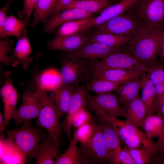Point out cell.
<instances>
[{"instance_id": "6da1fadb", "label": "cell", "mask_w": 164, "mask_h": 164, "mask_svg": "<svg viewBox=\"0 0 164 164\" xmlns=\"http://www.w3.org/2000/svg\"><path fill=\"white\" fill-rule=\"evenodd\" d=\"M164 37L163 28L149 29L142 27L127 44V50L148 67L156 61L159 47Z\"/></svg>"}, {"instance_id": "7a4b0ae2", "label": "cell", "mask_w": 164, "mask_h": 164, "mask_svg": "<svg viewBox=\"0 0 164 164\" xmlns=\"http://www.w3.org/2000/svg\"><path fill=\"white\" fill-rule=\"evenodd\" d=\"M31 120L23 122L21 127L7 130V138L4 142L14 148L26 158L35 157L39 145L44 136L42 128L32 126Z\"/></svg>"}, {"instance_id": "3957f363", "label": "cell", "mask_w": 164, "mask_h": 164, "mask_svg": "<svg viewBox=\"0 0 164 164\" xmlns=\"http://www.w3.org/2000/svg\"><path fill=\"white\" fill-rule=\"evenodd\" d=\"M36 77V90L40 95L41 108L37 118L36 127L45 129L59 143L58 138L62 128L60 120L64 114L42 86L38 73Z\"/></svg>"}, {"instance_id": "277c9868", "label": "cell", "mask_w": 164, "mask_h": 164, "mask_svg": "<svg viewBox=\"0 0 164 164\" xmlns=\"http://www.w3.org/2000/svg\"><path fill=\"white\" fill-rule=\"evenodd\" d=\"M97 117L111 124L116 130L120 139L128 148H143L157 153L159 152L156 143L149 138L145 132L139 128L125 121L111 118L103 112L100 113Z\"/></svg>"}, {"instance_id": "5b68a950", "label": "cell", "mask_w": 164, "mask_h": 164, "mask_svg": "<svg viewBox=\"0 0 164 164\" xmlns=\"http://www.w3.org/2000/svg\"><path fill=\"white\" fill-rule=\"evenodd\" d=\"M142 22L132 12L114 17L94 26V33H108L132 37L142 26Z\"/></svg>"}, {"instance_id": "8992f818", "label": "cell", "mask_w": 164, "mask_h": 164, "mask_svg": "<svg viewBox=\"0 0 164 164\" xmlns=\"http://www.w3.org/2000/svg\"><path fill=\"white\" fill-rule=\"evenodd\" d=\"M90 69H120L141 70L147 73L149 67L127 50L114 52L99 60H90Z\"/></svg>"}, {"instance_id": "52a82bcc", "label": "cell", "mask_w": 164, "mask_h": 164, "mask_svg": "<svg viewBox=\"0 0 164 164\" xmlns=\"http://www.w3.org/2000/svg\"><path fill=\"white\" fill-rule=\"evenodd\" d=\"M131 12L149 29L164 25V0H140Z\"/></svg>"}, {"instance_id": "ba28073f", "label": "cell", "mask_w": 164, "mask_h": 164, "mask_svg": "<svg viewBox=\"0 0 164 164\" xmlns=\"http://www.w3.org/2000/svg\"><path fill=\"white\" fill-rule=\"evenodd\" d=\"M120 104L116 93L110 92L92 95L87 93L85 108L90 112H102L111 118H125V111Z\"/></svg>"}, {"instance_id": "9c48e42d", "label": "cell", "mask_w": 164, "mask_h": 164, "mask_svg": "<svg viewBox=\"0 0 164 164\" xmlns=\"http://www.w3.org/2000/svg\"><path fill=\"white\" fill-rule=\"evenodd\" d=\"M61 63L60 73L61 84L76 87L80 82L89 80L90 70L86 59L72 58L65 55Z\"/></svg>"}, {"instance_id": "30bf717a", "label": "cell", "mask_w": 164, "mask_h": 164, "mask_svg": "<svg viewBox=\"0 0 164 164\" xmlns=\"http://www.w3.org/2000/svg\"><path fill=\"white\" fill-rule=\"evenodd\" d=\"M78 148L92 164L109 163L110 158L104 144L102 126L100 120L92 138L86 143L80 144Z\"/></svg>"}, {"instance_id": "8fae6325", "label": "cell", "mask_w": 164, "mask_h": 164, "mask_svg": "<svg viewBox=\"0 0 164 164\" xmlns=\"http://www.w3.org/2000/svg\"><path fill=\"white\" fill-rule=\"evenodd\" d=\"M41 108L40 95L36 90L24 92L21 105L16 110L12 117L16 128L25 121L37 118Z\"/></svg>"}, {"instance_id": "7c38bea8", "label": "cell", "mask_w": 164, "mask_h": 164, "mask_svg": "<svg viewBox=\"0 0 164 164\" xmlns=\"http://www.w3.org/2000/svg\"><path fill=\"white\" fill-rule=\"evenodd\" d=\"M3 75L4 82L0 89V94L4 107V129L5 130L8 126L16 109L18 95L12 83L11 73L9 71L4 72Z\"/></svg>"}, {"instance_id": "4fadbf2b", "label": "cell", "mask_w": 164, "mask_h": 164, "mask_svg": "<svg viewBox=\"0 0 164 164\" xmlns=\"http://www.w3.org/2000/svg\"><path fill=\"white\" fill-rule=\"evenodd\" d=\"M140 0H121L104 9L100 15L91 18L81 31L83 33L91 28L102 24L109 19L130 12L134 9Z\"/></svg>"}, {"instance_id": "5bb4252c", "label": "cell", "mask_w": 164, "mask_h": 164, "mask_svg": "<svg viewBox=\"0 0 164 164\" xmlns=\"http://www.w3.org/2000/svg\"><path fill=\"white\" fill-rule=\"evenodd\" d=\"M87 91L84 84L75 87L66 117L61 122L62 127L70 142L72 139L71 131L73 118L80 109L85 107Z\"/></svg>"}, {"instance_id": "9a60e30c", "label": "cell", "mask_w": 164, "mask_h": 164, "mask_svg": "<svg viewBox=\"0 0 164 164\" xmlns=\"http://www.w3.org/2000/svg\"><path fill=\"white\" fill-rule=\"evenodd\" d=\"M119 50V49L110 47L101 43L90 41L89 40L78 49L65 53V55L72 58L95 61L102 59Z\"/></svg>"}, {"instance_id": "2e32d148", "label": "cell", "mask_w": 164, "mask_h": 164, "mask_svg": "<svg viewBox=\"0 0 164 164\" xmlns=\"http://www.w3.org/2000/svg\"><path fill=\"white\" fill-rule=\"evenodd\" d=\"M90 77L101 79L114 82L125 83L141 78L146 73L138 70L120 69H90Z\"/></svg>"}, {"instance_id": "e0dca14e", "label": "cell", "mask_w": 164, "mask_h": 164, "mask_svg": "<svg viewBox=\"0 0 164 164\" xmlns=\"http://www.w3.org/2000/svg\"><path fill=\"white\" fill-rule=\"evenodd\" d=\"M92 14L78 8L65 9L43 22V33H50L58 26L72 20L91 18Z\"/></svg>"}, {"instance_id": "ac0fdd59", "label": "cell", "mask_w": 164, "mask_h": 164, "mask_svg": "<svg viewBox=\"0 0 164 164\" xmlns=\"http://www.w3.org/2000/svg\"><path fill=\"white\" fill-rule=\"evenodd\" d=\"M89 37L83 33L65 37H55L47 43L48 49L65 53L80 48L89 41Z\"/></svg>"}, {"instance_id": "d6986e66", "label": "cell", "mask_w": 164, "mask_h": 164, "mask_svg": "<svg viewBox=\"0 0 164 164\" xmlns=\"http://www.w3.org/2000/svg\"><path fill=\"white\" fill-rule=\"evenodd\" d=\"M60 145L49 134L44 136L35 156L36 164H55L59 155Z\"/></svg>"}, {"instance_id": "ffe728a7", "label": "cell", "mask_w": 164, "mask_h": 164, "mask_svg": "<svg viewBox=\"0 0 164 164\" xmlns=\"http://www.w3.org/2000/svg\"><path fill=\"white\" fill-rule=\"evenodd\" d=\"M147 77L146 73L141 78L127 81L118 86L114 91L124 109L139 96L140 90L142 89Z\"/></svg>"}, {"instance_id": "44dd1931", "label": "cell", "mask_w": 164, "mask_h": 164, "mask_svg": "<svg viewBox=\"0 0 164 164\" xmlns=\"http://www.w3.org/2000/svg\"><path fill=\"white\" fill-rule=\"evenodd\" d=\"M99 120L102 124L104 144L110 158L109 163L118 164V156L121 148L118 134L110 123L104 120Z\"/></svg>"}, {"instance_id": "7402d4cb", "label": "cell", "mask_w": 164, "mask_h": 164, "mask_svg": "<svg viewBox=\"0 0 164 164\" xmlns=\"http://www.w3.org/2000/svg\"><path fill=\"white\" fill-rule=\"evenodd\" d=\"M148 67L146 73L156 92L155 108L157 111H160L161 102L164 95V65L156 61Z\"/></svg>"}, {"instance_id": "603a6c76", "label": "cell", "mask_w": 164, "mask_h": 164, "mask_svg": "<svg viewBox=\"0 0 164 164\" xmlns=\"http://www.w3.org/2000/svg\"><path fill=\"white\" fill-rule=\"evenodd\" d=\"M27 30L26 27L22 36L18 39L12 54L15 61L13 67H16L21 64L24 69L29 67L33 60L32 57L29 56L31 48L27 36Z\"/></svg>"}, {"instance_id": "cb8c5ba5", "label": "cell", "mask_w": 164, "mask_h": 164, "mask_svg": "<svg viewBox=\"0 0 164 164\" xmlns=\"http://www.w3.org/2000/svg\"><path fill=\"white\" fill-rule=\"evenodd\" d=\"M124 109L126 113V122L143 129L147 110L139 96Z\"/></svg>"}, {"instance_id": "d4e9b609", "label": "cell", "mask_w": 164, "mask_h": 164, "mask_svg": "<svg viewBox=\"0 0 164 164\" xmlns=\"http://www.w3.org/2000/svg\"><path fill=\"white\" fill-rule=\"evenodd\" d=\"M67 150L56 158L55 164H92L77 146L78 142L72 138Z\"/></svg>"}, {"instance_id": "484cf974", "label": "cell", "mask_w": 164, "mask_h": 164, "mask_svg": "<svg viewBox=\"0 0 164 164\" xmlns=\"http://www.w3.org/2000/svg\"><path fill=\"white\" fill-rule=\"evenodd\" d=\"M164 128L163 120L161 114H151L147 115L144 120L143 129L147 137L152 139L158 138L156 143L158 144L160 141L163 133Z\"/></svg>"}, {"instance_id": "4316f807", "label": "cell", "mask_w": 164, "mask_h": 164, "mask_svg": "<svg viewBox=\"0 0 164 164\" xmlns=\"http://www.w3.org/2000/svg\"><path fill=\"white\" fill-rule=\"evenodd\" d=\"M75 87L71 85L61 84L50 96L64 114L67 112Z\"/></svg>"}, {"instance_id": "83f0119b", "label": "cell", "mask_w": 164, "mask_h": 164, "mask_svg": "<svg viewBox=\"0 0 164 164\" xmlns=\"http://www.w3.org/2000/svg\"><path fill=\"white\" fill-rule=\"evenodd\" d=\"M111 0H73L65 10L78 8L87 12L100 14L106 8L112 5Z\"/></svg>"}, {"instance_id": "f1b7e54d", "label": "cell", "mask_w": 164, "mask_h": 164, "mask_svg": "<svg viewBox=\"0 0 164 164\" xmlns=\"http://www.w3.org/2000/svg\"><path fill=\"white\" fill-rule=\"evenodd\" d=\"M130 38L128 37L108 33H94L89 37L90 41L98 42L110 47L119 49L127 45Z\"/></svg>"}, {"instance_id": "f546056e", "label": "cell", "mask_w": 164, "mask_h": 164, "mask_svg": "<svg viewBox=\"0 0 164 164\" xmlns=\"http://www.w3.org/2000/svg\"><path fill=\"white\" fill-rule=\"evenodd\" d=\"M3 138L1 136L0 163H24L26 158L17 150L6 143Z\"/></svg>"}, {"instance_id": "4dcf8cb0", "label": "cell", "mask_w": 164, "mask_h": 164, "mask_svg": "<svg viewBox=\"0 0 164 164\" xmlns=\"http://www.w3.org/2000/svg\"><path fill=\"white\" fill-rule=\"evenodd\" d=\"M56 0H39L33 14V19L31 24L33 28L40 22L47 19L54 7Z\"/></svg>"}, {"instance_id": "1f68e13d", "label": "cell", "mask_w": 164, "mask_h": 164, "mask_svg": "<svg viewBox=\"0 0 164 164\" xmlns=\"http://www.w3.org/2000/svg\"><path fill=\"white\" fill-rule=\"evenodd\" d=\"M142 90L140 98L146 108V116L154 114L155 112V104L156 92L154 87L149 80L147 75Z\"/></svg>"}, {"instance_id": "d6a6232c", "label": "cell", "mask_w": 164, "mask_h": 164, "mask_svg": "<svg viewBox=\"0 0 164 164\" xmlns=\"http://www.w3.org/2000/svg\"><path fill=\"white\" fill-rule=\"evenodd\" d=\"M91 18L77 19L64 23L56 31L55 36L65 37L81 33L84 27Z\"/></svg>"}, {"instance_id": "836d02e7", "label": "cell", "mask_w": 164, "mask_h": 164, "mask_svg": "<svg viewBox=\"0 0 164 164\" xmlns=\"http://www.w3.org/2000/svg\"><path fill=\"white\" fill-rule=\"evenodd\" d=\"M28 22L26 21L20 20L11 14L7 16L5 22L4 27V32L8 37L14 36L19 39L22 37Z\"/></svg>"}, {"instance_id": "e575fe53", "label": "cell", "mask_w": 164, "mask_h": 164, "mask_svg": "<svg viewBox=\"0 0 164 164\" xmlns=\"http://www.w3.org/2000/svg\"><path fill=\"white\" fill-rule=\"evenodd\" d=\"M41 84L46 91L52 92L61 84L60 73L54 69L46 70L39 75Z\"/></svg>"}, {"instance_id": "d590c367", "label": "cell", "mask_w": 164, "mask_h": 164, "mask_svg": "<svg viewBox=\"0 0 164 164\" xmlns=\"http://www.w3.org/2000/svg\"><path fill=\"white\" fill-rule=\"evenodd\" d=\"M124 83L114 82L101 79H93L85 85L87 91L99 94L114 91L118 86Z\"/></svg>"}, {"instance_id": "8d00e7d4", "label": "cell", "mask_w": 164, "mask_h": 164, "mask_svg": "<svg viewBox=\"0 0 164 164\" xmlns=\"http://www.w3.org/2000/svg\"><path fill=\"white\" fill-rule=\"evenodd\" d=\"M128 149L135 164H150L156 162L158 153L143 148Z\"/></svg>"}, {"instance_id": "74e56055", "label": "cell", "mask_w": 164, "mask_h": 164, "mask_svg": "<svg viewBox=\"0 0 164 164\" xmlns=\"http://www.w3.org/2000/svg\"><path fill=\"white\" fill-rule=\"evenodd\" d=\"M97 124L95 122H91L76 128L74 131L73 138L80 144L86 143L94 134Z\"/></svg>"}, {"instance_id": "f35d334b", "label": "cell", "mask_w": 164, "mask_h": 164, "mask_svg": "<svg viewBox=\"0 0 164 164\" xmlns=\"http://www.w3.org/2000/svg\"><path fill=\"white\" fill-rule=\"evenodd\" d=\"M13 43L8 39H0V61L6 65L13 66L15 63L14 57L9 54L13 52Z\"/></svg>"}, {"instance_id": "ab89813d", "label": "cell", "mask_w": 164, "mask_h": 164, "mask_svg": "<svg viewBox=\"0 0 164 164\" xmlns=\"http://www.w3.org/2000/svg\"><path fill=\"white\" fill-rule=\"evenodd\" d=\"M95 121V119L92 117L90 112L85 107H83L74 116L72 121V126L77 128L88 122Z\"/></svg>"}, {"instance_id": "60d3db41", "label": "cell", "mask_w": 164, "mask_h": 164, "mask_svg": "<svg viewBox=\"0 0 164 164\" xmlns=\"http://www.w3.org/2000/svg\"><path fill=\"white\" fill-rule=\"evenodd\" d=\"M118 164H135L127 146L121 148L118 156Z\"/></svg>"}, {"instance_id": "b9f144b4", "label": "cell", "mask_w": 164, "mask_h": 164, "mask_svg": "<svg viewBox=\"0 0 164 164\" xmlns=\"http://www.w3.org/2000/svg\"><path fill=\"white\" fill-rule=\"evenodd\" d=\"M39 0H24L23 12L29 22L30 15L36 9Z\"/></svg>"}, {"instance_id": "7bdbcfd3", "label": "cell", "mask_w": 164, "mask_h": 164, "mask_svg": "<svg viewBox=\"0 0 164 164\" xmlns=\"http://www.w3.org/2000/svg\"><path fill=\"white\" fill-rule=\"evenodd\" d=\"M10 5L7 3L0 10V36L4 39H8V37L4 32V27L7 17L6 14V11L9 7Z\"/></svg>"}, {"instance_id": "ee69618b", "label": "cell", "mask_w": 164, "mask_h": 164, "mask_svg": "<svg viewBox=\"0 0 164 164\" xmlns=\"http://www.w3.org/2000/svg\"><path fill=\"white\" fill-rule=\"evenodd\" d=\"M73 0H56L51 15L52 16L65 10Z\"/></svg>"}, {"instance_id": "f6af8a7d", "label": "cell", "mask_w": 164, "mask_h": 164, "mask_svg": "<svg viewBox=\"0 0 164 164\" xmlns=\"http://www.w3.org/2000/svg\"><path fill=\"white\" fill-rule=\"evenodd\" d=\"M158 55L159 56L164 65V37L159 47Z\"/></svg>"}, {"instance_id": "bcb514c9", "label": "cell", "mask_w": 164, "mask_h": 164, "mask_svg": "<svg viewBox=\"0 0 164 164\" xmlns=\"http://www.w3.org/2000/svg\"><path fill=\"white\" fill-rule=\"evenodd\" d=\"M4 117L3 113L0 112V131L1 132H2L4 131Z\"/></svg>"}, {"instance_id": "7dc6e473", "label": "cell", "mask_w": 164, "mask_h": 164, "mask_svg": "<svg viewBox=\"0 0 164 164\" xmlns=\"http://www.w3.org/2000/svg\"><path fill=\"white\" fill-rule=\"evenodd\" d=\"M162 163L164 164V151L162 155Z\"/></svg>"}, {"instance_id": "c3c4849f", "label": "cell", "mask_w": 164, "mask_h": 164, "mask_svg": "<svg viewBox=\"0 0 164 164\" xmlns=\"http://www.w3.org/2000/svg\"><path fill=\"white\" fill-rule=\"evenodd\" d=\"M112 1H113L114 2L117 3L121 0H111Z\"/></svg>"}, {"instance_id": "681fc988", "label": "cell", "mask_w": 164, "mask_h": 164, "mask_svg": "<svg viewBox=\"0 0 164 164\" xmlns=\"http://www.w3.org/2000/svg\"><path fill=\"white\" fill-rule=\"evenodd\" d=\"M13 1V0H8V1L7 2V3H9V4H10L11 3V2Z\"/></svg>"}]
</instances>
